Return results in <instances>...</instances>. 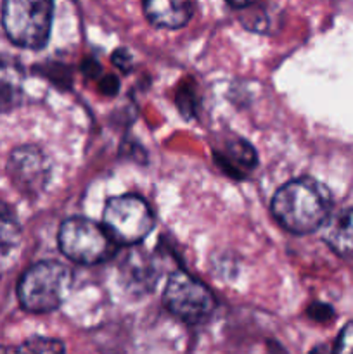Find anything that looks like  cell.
<instances>
[{"label":"cell","instance_id":"8992f818","mask_svg":"<svg viewBox=\"0 0 353 354\" xmlns=\"http://www.w3.org/2000/svg\"><path fill=\"white\" fill-rule=\"evenodd\" d=\"M166 310L185 324H199L213 313L215 297L211 290L185 272H173L163 292Z\"/></svg>","mask_w":353,"mask_h":354},{"label":"cell","instance_id":"ba28073f","mask_svg":"<svg viewBox=\"0 0 353 354\" xmlns=\"http://www.w3.org/2000/svg\"><path fill=\"white\" fill-rule=\"evenodd\" d=\"M196 0H144V12L154 26L176 30L190 21Z\"/></svg>","mask_w":353,"mask_h":354},{"label":"cell","instance_id":"3957f363","mask_svg":"<svg viewBox=\"0 0 353 354\" xmlns=\"http://www.w3.org/2000/svg\"><path fill=\"white\" fill-rule=\"evenodd\" d=\"M54 16L52 0H3L2 26L17 47L38 50L48 41Z\"/></svg>","mask_w":353,"mask_h":354},{"label":"cell","instance_id":"9c48e42d","mask_svg":"<svg viewBox=\"0 0 353 354\" xmlns=\"http://www.w3.org/2000/svg\"><path fill=\"white\" fill-rule=\"evenodd\" d=\"M325 242L336 254L353 258V207L329 221L325 228Z\"/></svg>","mask_w":353,"mask_h":354},{"label":"cell","instance_id":"5bb4252c","mask_svg":"<svg viewBox=\"0 0 353 354\" xmlns=\"http://www.w3.org/2000/svg\"><path fill=\"white\" fill-rule=\"evenodd\" d=\"M227 2L234 7H244V6H248L251 0H227Z\"/></svg>","mask_w":353,"mask_h":354},{"label":"cell","instance_id":"4fadbf2b","mask_svg":"<svg viewBox=\"0 0 353 354\" xmlns=\"http://www.w3.org/2000/svg\"><path fill=\"white\" fill-rule=\"evenodd\" d=\"M336 353H353V322L346 325L334 346Z\"/></svg>","mask_w":353,"mask_h":354},{"label":"cell","instance_id":"5b68a950","mask_svg":"<svg viewBox=\"0 0 353 354\" xmlns=\"http://www.w3.org/2000/svg\"><path fill=\"white\" fill-rule=\"evenodd\" d=\"M102 223L116 244L134 245L144 241L154 227V216L142 197L127 194L107 201Z\"/></svg>","mask_w":353,"mask_h":354},{"label":"cell","instance_id":"7a4b0ae2","mask_svg":"<svg viewBox=\"0 0 353 354\" xmlns=\"http://www.w3.org/2000/svg\"><path fill=\"white\" fill-rule=\"evenodd\" d=\"M73 273L59 261H40L28 268L17 283V299L30 313H51L68 297Z\"/></svg>","mask_w":353,"mask_h":354},{"label":"cell","instance_id":"52a82bcc","mask_svg":"<svg viewBox=\"0 0 353 354\" xmlns=\"http://www.w3.org/2000/svg\"><path fill=\"white\" fill-rule=\"evenodd\" d=\"M7 175L17 192L26 197H37L51 178V162L35 145H21L10 152Z\"/></svg>","mask_w":353,"mask_h":354},{"label":"cell","instance_id":"7c38bea8","mask_svg":"<svg viewBox=\"0 0 353 354\" xmlns=\"http://www.w3.org/2000/svg\"><path fill=\"white\" fill-rule=\"evenodd\" d=\"M16 351H26V353H62L64 346L57 341H51V339H31L26 341L23 346L16 348Z\"/></svg>","mask_w":353,"mask_h":354},{"label":"cell","instance_id":"6da1fadb","mask_svg":"<svg viewBox=\"0 0 353 354\" xmlns=\"http://www.w3.org/2000/svg\"><path fill=\"white\" fill-rule=\"evenodd\" d=\"M332 197L327 187L314 178H296L284 183L272 199V214L293 234H310L327 221Z\"/></svg>","mask_w":353,"mask_h":354},{"label":"cell","instance_id":"30bf717a","mask_svg":"<svg viewBox=\"0 0 353 354\" xmlns=\"http://www.w3.org/2000/svg\"><path fill=\"white\" fill-rule=\"evenodd\" d=\"M23 71L16 61L0 57V111L16 106L21 97Z\"/></svg>","mask_w":353,"mask_h":354},{"label":"cell","instance_id":"277c9868","mask_svg":"<svg viewBox=\"0 0 353 354\" xmlns=\"http://www.w3.org/2000/svg\"><path fill=\"white\" fill-rule=\"evenodd\" d=\"M57 241L59 249L66 258L87 266L99 265L113 258L118 245L104 225L82 216L62 221Z\"/></svg>","mask_w":353,"mask_h":354},{"label":"cell","instance_id":"8fae6325","mask_svg":"<svg viewBox=\"0 0 353 354\" xmlns=\"http://www.w3.org/2000/svg\"><path fill=\"white\" fill-rule=\"evenodd\" d=\"M21 239V227L14 211L0 201V252L16 248Z\"/></svg>","mask_w":353,"mask_h":354}]
</instances>
